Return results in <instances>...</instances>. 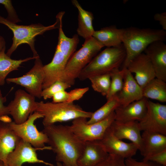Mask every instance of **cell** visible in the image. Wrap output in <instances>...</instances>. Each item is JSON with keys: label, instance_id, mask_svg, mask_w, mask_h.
Returning a JSON list of instances; mask_svg holds the SVG:
<instances>
[{"label": "cell", "instance_id": "obj_8", "mask_svg": "<svg viewBox=\"0 0 166 166\" xmlns=\"http://www.w3.org/2000/svg\"><path fill=\"white\" fill-rule=\"evenodd\" d=\"M43 118L42 115L35 112L22 124H18L11 121L9 124L11 129L21 139L30 143L33 147L51 150L49 146H45L48 141L47 136L42 131H39L34 124L37 119Z\"/></svg>", "mask_w": 166, "mask_h": 166}, {"label": "cell", "instance_id": "obj_9", "mask_svg": "<svg viewBox=\"0 0 166 166\" xmlns=\"http://www.w3.org/2000/svg\"><path fill=\"white\" fill-rule=\"evenodd\" d=\"M138 123L140 131L166 135V105L147 100L146 113Z\"/></svg>", "mask_w": 166, "mask_h": 166}, {"label": "cell", "instance_id": "obj_25", "mask_svg": "<svg viewBox=\"0 0 166 166\" xmlns=\"http://www.w3.org/2000/svg\"><path fill=\"white\" fill-rule=\"evenodd\" d=\"M71 2L78 11L77 34L85 40L91 38L95 31L93 25V13L83 9L77 0H72Z\"/></svg>", "mask_w": 166, "mask_h": 166}, {"label": "cell", "instance_id": "obj_11", "mask_svg": "<svg viewBox=\"0 0 166 166\" xmlns=\"http://www.w3.org/2000/svg\"><path fill=\"white\" fill-rule=\"evenodd\" d=\"M35 98L23 89H19L16 91L14 99L7 106L9 114L15 123L24 122L35 112L37 106Z\"/></svg>", "mask_w": 166, "mask_h": 166}, {"label": "cell", "instance_id": "obj_27", "mask_svg": "<svg viewBox=\"0 0 166 166\" xmlns=\"http://www.w3.org/2000/svg\"><path fill=\"white\" fill-rule=\"evenodd\" d=\"M143 97L166 102V83L156 77L150 81L142 89Z\"/></svg>", "mask_w": 166, "mask_h": 166}, {"label": "cell", "instance_id": "obj_28", "mask_svg": "<svg viewBox=\"0 0 166 166\" xmlns=\"http://www.w3.org/2000/svg\"><path fill=\"white\" fill-rule=\"evenodd\" d=\"M121 105L117 95L107 100V102L94 112L87 121L90 124L101 121L108 117Z\"/></svg>", "mask_w": 166, "mask_h": 166}, {"label": "cell", "instance_id": "obj_3", "mask_svg": "<svg viewBox=\"0 0 166 166\" xmlns=\"http://www.w3.org/2000/svg\"><path fill=\"white\" fill-rule=\"evenodd\" d=\"M35 112L43 116L42 124L44 127L80 117L89 118L93 113L85 111L73 103H54L42 101L37 102Z\"/></svg>", "mask_w": 166, "mask_h": 166}, {"label": "cell", "instance_id": "obj_14", "mask_svg": "<svg viewBox=\"0 0 166 166\" xmlns=\"http://www.w3.org/2000/svg\"><path fill=\"white\" fill-rule=\"evenodd\" d=\"M126 68L135 74L134 78L143 89L152 80L156 77L154 69L148 57L142 53L132 60Z\"/></svg>", "mask_w": 166, "mask_h": 166}, {"label": "cell", "instance_id": "obj_26", "mask_svg": "<svg viewBox=\"0 0 166 166\" xmlns=\"http://www.w3.org/2000/svg\"><path fill=\"white\" fill-rule=\"evenodd\" d=\"M5 49L6 48L3 49L0 53V86L5 84L7 75L11 72L18 70L22 63L39 57L33 56L18 60L13 59L5 53Z\"/></svg>", "mask_w": 166, "mask_h": 166}, {"label": "cell", "instance_id": "obj_23", "mask_svg": "<svg viewBox=\"0 0 166 166\" xmlns=\"http://www.w3.org/2000/svg\"><path fill=\"white\" fill-rule=\"evenodd\" d=\"M65 12H60L56 16L58 23V36L57 47L62 53L68 61L75 51L79 39L78 35L75 34L72 38L67 37L65 34L62 28V19Z\"/></svg>", "mask_w": 166, "mask_h": 166}, {"label": "cell", "instance_id": "obj_36", "mask_svg": "<svg viewBox=\"0 0 166 166\" xmlns=\"http://www.w3.org/2000/svg\"><path fill=\"white\" fill-rule=\"evenodd\" d=\"M125 163L126 166H162L150 161H138L132 157L125 159Z\"/></svg>", "mask_w": 166, "mask_h": 166}, {"label": "cell", "instance_id": "obj_12", "mask_svg": "<svg viewBox=\"0 0 166 166\" xmlns=\"http://www.w3.org/2000/svg\"><path fill=\"white\" fill-rule=\"evenodd\" d=\"M45 150L36 148L30 143L21 139L14 150L8 156L6 166H22L26 163H39L49 166H53L51 163L39 159L36 152L38 150Z\"/></svg>", "mask_w": 166, "mask_h": 166}, {"label": "cell", "instance_id": "obj_29", "mask_svg": "<svg viewBox=\"0 0 166 166\" xmlns=\"http://www.w3.org/2000/svg\"><path fill=\"white\" fill-rule=\"evenodd\" d=\"M93 89L106 97L110 89L111 78L109 73L95 75L88 79Z\"/></svg>", "mask_w": 166, "mask_h": 166}, {"label": "cell", "instance_id": "obj_37", "mask_svg": "<svg viewBox=\"0 0 166 166\" xmlns=\"http://www.w3.org/2000/svg\"><path fill=\"white\" fill-rule=\"evenodd\" d=\"M69 97V92L65 90L59 91L52 97L53 102L59 103L67 102Z\"/></svg>", "mask_w": 166, "mask_h": 166}, {"label": "cell", "instance_id": "obj_40", "mask_svg": "<svg viewBox=\"0 0 166 166\" xmlns=\"http://www.w3.org/2000/svg\"><path fill=\"white\" fill-rule=\"evenodd\" d=\"M6 48V42L4 38L0 35V53L4 49Z\"/></svg>", "mask_w": 166, "mask_h": 166}, {"label": "cell", "instance_id": "obj_16", "mask_svg": "<svg viewBox=\"0 0 166 166\" xmlns=\"http://www.w3.org/2000/svg\"><path fill=\"white\" fill-rule=\"evenodd\" d=\"M67 61L56 47L51 62L43 65L44 78L42 89H45L58 81H62Z\"/></svg>", "mask_w": 166, "mask_h": 166}, {"label": "cell", "instance_id": "obj_17", "mask_svg": "<svg viewBox=\"0 0 166 166\" xmlns=\"http://www.w3.org/2000/svg\"><path fill=\"white\" fill-rule=\"evenodd\" d=\"M124 69L123 84L117 95L121 105L124 106L143 98L142 89L137 83L132 74L127 68Z\"/></svg>", "mask_w": 166, "mask_h": 166}, {"label": "cell", "instance_id": "obj_5", "mask_svg": "<svg viewBox=\"0 0 166 166\" xmlns=\"http://www.w3.org/2000/svg\"><path fill=\"white\" fill-rule=\"evenodd\" d=\"M0 23L8 27L14 34L12 44L6 53L9 57L19 45L23 44H27L29 45L34 57L38 56L34 46L35 37L43 34L47 31L58 28V24L56 20L54 23L47 26L39 23L28 26L20 25L10 22L0 15Z\"/></svg>", "mask_w": 166, "mask_h": 166}, {"label": "cell", "instance_id": "obj_42", "mask_svg": "<svg viewBox=\"0 0 166 166\" xmlns=\"http://www.w3.org/2000/svg\"><path fill=\"white\" fill-rule=\"evenodd\" d=\"M57 166H64L61 163L57 162Z\"/></svg>", "mask_w": 166, "mask_h": 166}, {"label": "cell", "instance_id": "obj_38", "mask_svg": "<svg viewBox=\"0 0 166 166\" xmlns=\"http://www.w3.org/2000/svg\"><path fill=\"white\" fill-rule=\"evenodd\" d=\"M6 100V97L3 96L0 88V117L9 114L7 106L5 105L4 104Z\"/></svg>", "mask_w": 166, "mask_h": 166}, {"label": "cell", "instance_id": "obj_13", "mask_svg": "<svg viewBox=\"0 0 166 166\" xmlns=\"http://www.w3.org/2000/svg\"><path fill=\"white\" fill-rule=\"evenodd\" d=\"M98 141L109 154L116 155L124 159L132 158L138 150L133 143H126L117 138L109 128L103 138Z\"/></svg>", "mask_w": 166, "mask_h": 166}, {"label": "cell", "instance_id": "obj_21", "mask_svg": "<svg viewBox=\"0 0 166 166\" xmlns=\"http://www.w3.org/2000/svg\"><path fill=\"white\" fill-rule=\"evenodd\" d=\"M142 147L140 152L143 160L166 149V135L143 131L141 135Z\"/></svg>", "mask_w": 166, "mask_h": 166}, {"label": "cell", "instance_id": "obj_32", "mask_svg": "<svg viewBox=\"0 0 166 166\" xmlns=\"http://www.w3.org/2000/svg\"><path fill=\"white\" fill-rule=\"evenodd\" d=\"M95 166H126L125 159L114 155L109 154L104 160L100 162Z\"/></svg>", "mask_w": 166, "mask_h": 166}, {"label": "cell", "instance_id": "obj_24", "mask_svg": "<svg viewBox=\"0 0 166 166\" xmlns=\"http://www.w3.org/2000/svg\"><path fill=\"white\" fill-rule=\"evenodd\" d=\"M123 29L110 26L95 31L93 37L107 48L117 47L122 44Z\"/></svg>", "mask_w": 166, "mask_h": 166}, {"label": "cell", "instance_id": "obj_18", "mask_svg": "<svg viewBox=\"0 0 166 166\" xmlns=\"http://www.w3.org/2000/svg\"><path fill=\"white\" fill-rule=\"evenodd\" d=\"M109 128L117 138L121 140L126 139L131 141L141 151L142 138L138 121L122 122L115 120Z\"/></svg>", "mask_w": 166, "mask_h": 166}, {"label": "cell", "instance_id": "obj_7", "mask_svg": "<svg viewBox=\"0 0 166 166\" xmlns=\"http://www.w3.org/2000/svg\"><path fill=\"white\" fill-rule=\"evenodd\" d=\"M115 118V111L103 120L90 124H87V118L80 117L73 120L69 127L82 141H97L103 138Z\"/></svg>", "mask_w": 166, "mask_h": 166}, {"label": "cell", "instance_id": "obj_19", "mask_svg": "<svg viewBox=\"0 0 166 166\" xmlns=\"http://www.w3.org/2000/svg\"><path fill=\"white\" fill-rule=\"evenodd\" d=\"M147 100L144 97L127 105L120 106L115 111V120L122 122L139 121L146 113Z\"/></svg>", "mask_w": 166, "mask_h": 166}, {"label": "cell", "instance_id": "obj_39", "mask_svg": "<svg viewBox=\"0 0 166 166\" xmlns=\"http://www.w3.org/2000/svg\"><path fill=\"white\" fill-rule=\"evenodd\" d=\"M154 19L159 22L162 30H166V13L165 12L156 13L154 16Z\"/></svg>", "mask_w": 166, "mask_h": 166}, {"label": "cell", "instance_id": "obj_2", "mask_svg": "<svg viewBox=\"0 0 166 166\" xmlns=\"http://www.w3.org/2000/svg\"><path fill=\"white\" fill-rule=\"evenodd\" d=\"M166 32L162 29L130 27L123 29L122 44L126 53L122 68H126L129 62L143 53L151 44L156 41L164 42Z\"/></svg>", "mask_w": 166, "mask_h": 166}, {"label": "cell", "instance_id": "obj_20", "mask_svg": "<svg viewBox=\"0 0 166 166\" xmlns=\"http://www.w3.org/2000/svg\"><path fill=\"white\" fill-rule=\"evenodd\" d=\"M109 155L98 140L85 142L77 164L78 166H95Z\"/></svg>", "mask_w": 166, "mask_h": 166}, {"label": "cell", "instance_id": "obj_33", "mask_svg": "<svg viewBox=\"0 0 166 166\" xmlns=\"http://www.w3.org/2000/svg\"><path fill=\"white\" fill-rule=\"evenodd\" d=\"M0 4L4 6L8 13L6 19L13 22L16 23L21 21L18 18L12 3L10 0H0Z\"/></svg>", "mask_w": 166, "mask_h": 166}, {"label": "cell", "instance_id": "obj_4", "mask_svg": "<svg viewBox=\"0 0 166 166\" xmlns=\"http://www.w3.org/2000/svg\"><path fill=\"white\" fill-rule=\"evenodd\" d=\"M126 56L122 44L117 47L107 48L93 58L78 78L83 81L93 76L109 73L123 65Z\"/></svg>", "mask_w": 166, "mask_h": 166}, {"label": "cell", "instance_id": "obj_10", "mask_svg": "<svg viewBox=\"0 0 166 166\" xmlns=\"http://www.w3.org/2000/svg\"><path fill=\"white\" fill-rule=\"evenodd\" d=\"M35 59L34 65L25 75L18 77L7 78L6 81L8 83H15L24 87L30 94L40 98L44 78L43 65L39 57Z\"/></svg>", "mask_w": 166, "mask_h": 166}, {"label": "cell", "instance_id": "obj_15", "mask_svg": "<svg viewBox=\"0 0 166 166\" xmlns=\"http://www.w3.org/2000/svg\"><path fill=\"white\" fill-rule=\"evenodd\" d=\"M144 52L151 63L156 77L166 82V45L164 42H154Z\"/></svg>", "mask_w": 166, "mask_h": 166}, {"label": "cell", "instance_id": "obj_35", "mask_svg": "<svg viewBox=\"0 0 166 166\" xmlns=\"http://www.w3.org/2000/svg\"><path fill=\"white\" fill-rule=\"evenodd\" d=\"M143 160L150 161L162 166H166V149Z\"/></svg>", "mask_w": 166, "mask_h": 166}, {"label": "cell", "instance_id": "obj_41", "mask_svg": "<svg viewBox=\"0 0 166 166\" xmlns=\"http://www.w3.org/2000/svg\"><path fill=\"white\" fill-rule=\"evenodd\" d=\"M0 166H6L4 162L0 160Z\"/></svg>", "mask_w": 166, "mask_h": 166}, {"label": "cell", "instance_id": "obj_31", "mask_svg": "<svg viewBox=\"0 0 166 166\" xmlns=\"http://www.w3.org/2000/svg\"><path fill=\"white\" fill-rule=\"evenodd\" d=\"M71 86L66 83L62 81H58L55 82L49 87L42 90L41 97L44 100L52 97L57 92L62 90H65Z\"/></svg>", "mask_w": 166, "mask_h": 166}, {"label": "cell", "instance_id": "obj_6", "mask_svg": "<svg viewBox=\"0 0 166 166\" xmlns=\"http://www.w3.org/2000/svg\"><path fill=\"white\" fill-rule=\"evenodd\" d=\"M103 47L93 37L85 40L82 47L68 61L62 81L73 85L82 69Z\"/></svg>", "mask_w": 166, "mask_h": 166}, {"label": "cell", "instance_id": "obj_22", "mask_svg": "<svg viewBox=\"0 0 166 166\" xmlns=\"http://www.w3.org/2000/svg\"><path fill=\"white\" fill-rule=\"evenodd\" d=\"M9 123L0 121V160L6 165L8 156L21 139L11 129Z\"/></svg>", "mask_w": 166, "mask_h": 166}, {"label": "cell", "instance_id": "obj_30", "mask_svg": "<svg viewBox=\"0 0 166 166\" xmlns=\"http://www.w3.org/2000/svg\"><path fill=\"white\" fill-rule=\"evenodd\" d=\"M124 69L120 70L119 68L115 69L109 73L111 83L109 93L106 97L107 100L118 93L121 90L123 84Z\"/></svg>", "mask_w": 166, "mask_h": 166}, {"label": "cell", "instance_id": "obj_1", "mask_svg": "<svg viewBox=\"0 0 166 166\" xmlns=\"http://www.w3.org/2000/svg\"><path fill=\"white\" fill-rule=\"evenodd\" d=\"M47 144L56 154L57 162L64 166H78L77 162L82 152L84 142L80 140L69 126L55 124L44 127Z\"/></svg>", "mask_w": 166, "mask_h": 166}, {"label": "cell", "instance_id": "obj_34", "mask_svg": "<svg viewBox=\"0 0 166 166\" xmlns=\"http://www.w3.org/2000/svg\"><path fill=\"white\" fill-rule=\"evenodd\" d=\"M89 90L88 87L76 88L69 92V97L67 101L68 103H73L75 101L81 99Z\"/></svg>", "mask_w": 166, "mask_h": 166}]
</instances>
